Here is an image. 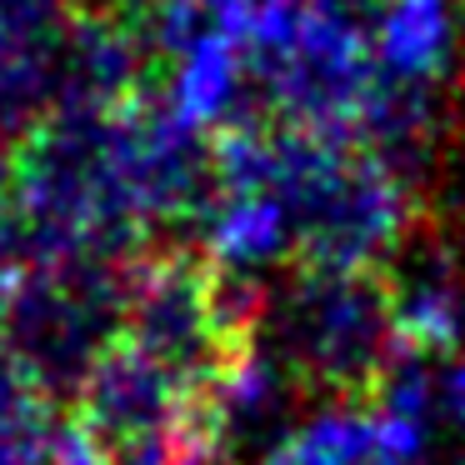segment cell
Returning a JSON list of instances; mask_svg holds the SVG:
<instances>
[{
	"instance_id": "obj_1",
	"label": "cell",
	"mask_w": 465,
	"mask_h": 465,
	"mask_svg": "<svg viewBox=\"0 0 465 465\" xmlns=\"http://www.w3.org/2000/svg\"><path fill=\"white\" fill-rule=\"evenodd\" d=\"M251 345L271 355L301 385V395L325 401H375L401 355L381 271L321 265H301L265 295Z\"/></svg>"
},
{
	"instance_id": "obj_2",
	"label": "cell",
	"mask_w": 465,
	"mask_h": 465,
	"mask_svg": "<svg viewBox=\"0 0 465 465\" xmlns=\"http://www.w3.org/2000/svg\"><path fill=\"white\" fill-rule=\"evenodd\" d=\"M131 275L115 261H65L41 265L11 285L5 341L11 361L35 381V391H81L105 351L125 331Z\"/></svg>"
},
{
	"instance_id": "obj_3",
	"label": "cell",
	"mask_w": 465,
	"mask_h": 465,
	"mask_svg": "<svg viewBox=\"0 0 465 465\" xmlns=\"http://www.w3.org/2000/svg\"><path fill=\"white\" fill-rule=\"evenodd\" d=\"M381 281L391 295L401 351L435 355V361L465 351V265L455 235L420 221L411 241L391 255Z\"/></svg>"
},
{
	"instance_id": "obj_4",
	"label": "cell",
	"mask_w": 465,
	"mask_h": 465,
	"mask_svg": "<svg viewBox=\"0 0 465 465\" xmlns=\"http://www.w3.org/2000/svg\"><path fill=\"white\" fill-rule=\"evenodd\" d=\"M430 401H435V430L455 425L465 435V351L455 355H430Z\"/></svg>"
},
{
	"instance_id": "obj_5",
	"label": "cell",
	"mask_w": 465,
	"mask_h": 465,
	"mask_svg": "<svg viewBox=\"0 0 465 465\" xmlns=\"http://www.w3.org/2000/svg\"><path fill=\"white\" fill-rule=\"evenodd\" d=\"M305 5H311L315 15H325V21H341L361 35H371L375 21H381V11H385V0H305Z\"/></svg>"
},
{
	"instance_id": "obj_6",
	"label": "cell",
	"mask_w": 465,
	"mask_h": 465,
	"mask_svg": "<svg viewBox=\"0 0 465 465\" xmlns=\"http://www.w3.org/2000/svg\"><path fill=\"white\" fill-rule=\"evenodd\" d=\"M21 241V211H15V185L0 175V255Z\"/></svg>"
}]
</instances>
